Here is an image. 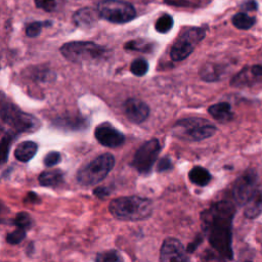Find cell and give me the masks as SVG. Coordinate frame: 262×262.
I'll list each match as a JSON object with an SVG mask.
<instances>
[{
    "instance_id": "1",
    "label": "cell",
    "mask_w": 262,
    "mask_h": 262,
    "mask_svg": "<svg viewBox=\"0 0 262 262\" xmlns=\"http://www.w3.org/2000/svg\"><path fill=\"white\" fill-rule=\"evenodd\" d=\"M231 203L220 201L213 204L201 214L202 227L211 246L222 257L232 259L231 227L234 216Z\"/></svg>"
},
{
    "instance_id": "2",
    "label": "cell",
    "mask_w": 262,
    "mask_h": 262,
    "mask_svg": "<svg viewBox=\"0 0 262 262\" xmlns=\"http://www.w3.org/2000/svg\"><path fill=\"white\" fill-rule=\"evenodd\" d=\"M113 216L122 220H142L152 213V203L150 200L137 196H120L113 200L108 206Z\"/></svg>"
},
{
    "instance_id": "3",
    "label": "cell",
    "mask_w": 262,
    "mask_h": 262,
    "mask_svg": "<svg viewBox=\"0 0 262 262\" xmlns=\"http://www.w3.org/2000/svg\"><path fill=\"white\" fill-rule=\"evenodd\" d=\"M215 132L216 127L203 118H185L172 127V134L185 141H201L211 137Z\"/></svg>"
},
{
    "instance_id": "4",
    "label": "cell",
    "mask_w": 262,
    "mask_h": 262,
    "mask_svg": "<svg viewBox=\"0 0 262 262\" xmlns=\"http://www.w3.org/2000/svg\"><path fill=\"white\" fill-rule=\"evenodd\" d=\"M104 47L89 41H73L60 47V53L72 62L81 63L97 60L105 54Z\"/></svg>"
},
{
    "instance_id": "5",
    "label": "cell",
    "mask_w": 262,
    "mask_h": 262,
    "mask_svg": "<svg viewBox=\"0 0 262 262\" xmlns=\"http://www.w3.org/2000/svg\"><path fill=\"white\" fill-rule=\"evenodd\" d=\"M1 119L4 124L16 133L34 132L40 126L39 121L34 116L24 113L17 106L8 101L2 102Z\"/></svg>"
},
{
    "instance_id": "6",
    "label": "cell",
    "mask_w": 262,
    "mask_h": 262,
    "mask_svg": "<svg viewBox=\"0 0 262 262\" xmlns=\"http://www.w3.org/2000/svg\"><path fill=\"white\" fill-rule=\"evenodd\" d=\"M114 165V156L111 154H103L82 167L78 171L77 179L82 185H92L99 183L112 171Z\"/></svg>"
},
{
    "instance_id": "7",
    "label": "cell",
    "mask_w": 262,
    "mask_h": 262,
    "mask_svg": "<svg viewBox=\"0 0 262 262\" xmlns=\"http://www.w3.org/2000/svg\"><path fill=\"white\" fill-rule=\"evenodd\" d=\"M206 31L201 27H189L179 34L170 50V56L174 61H180L186 58L204 39Z\"/></svg>"
},
{
    "instance_id": "8",
    "label": "cell",
    "mask_w": 262,
    "mask_h": 262,
    "mask_svg": "<svg viewBox=\"0 0 262 262\" xmlns=\"http://www.w3.org/2000/svg\"><path fill=\"white\" fill-rule=\"evenodd\" d=\"M96 9L101 18L114 24L128 23L136 15L133 5L123 0H101Z\"/></svg>"
},
{
    "instance_id": "9",
    "label": "cell",
    "mask_w": 262,
    "mask_h": 262,
    "mask_svg": "<svg viewBox=\"0 0 262 262\" xmlns=\"http://www.w3.org/2000/svg\"><path fill=\"white\" fill-rule=\"evenodd\" d=\"M161 150L160 141L157 138L145 141L135 152L132 166L142 174L149 172Z\"/></svg>"
},
{
    "instance_id": "10",
    "label": "cell",
    "mask_w": 262,
    "mask_h": 262,
    "mask_svg": "<svg viewBox=\"0 0 262 262\" xmlns=\"http://www.w3.org/2000/svg\"><path fill=\"white\" fill-rule=\"evenodd\" d=\"M257 174L255 170L249 169L243 173L234 182L232 195L238 205H246L253 195L257 185Z\"/></svg>"
},
{
    "instance_id": "11",
    "label": "cell",
    "mask_w": 262,
    "mask_h": 262,
    "mask_svg": "<svg viewBox=\"0 0 262 262\" xmlns=\"http://www.w3.org/2000/svg\"><path fill=\"white\" fill-rule=\"evenodd\" d=\"M186 250L176 238L170 237L164 241L160 251V262H189Z\"/></svg>"
},
{
    "instance_id": "12",
    "label": "cell",
    "mask_w": 262,
    "mask_h": 262,
    "mask_svg": "<svg viewBox=\"0 0 262 262\" xmlns=\"http://www.w3.org/2000/svg\"><path fill=\"white\" fill-rule=\"evenodd\" d=\"M96 140L106 147H118L125 141V135L110 123H102L95 128Z\"/></svg>"
},
{
    "instance_id": "13",
    "label": "cell",
    "mask_w": 262,
    "mask_h": 262,
    "mask_svg": "<svg viewBox=\"0 0 262 262\" xmlns=\"http://www.w3.org/2000/svg\"><path fill=\"white\" fill-rule=\"evenodd\" d=\"M124 113L128 120L132 123L139 124L145 121L149 115L148 105L138 99V98H129L124 103Z\"/></svg>"
},
{
    "instance_id": "14",
    "label": "cell",
    "mask_w": 262,
    "mask_h": 262,
    "mask_svg": "<svg viewBox=\"0 0 262 262\" xmlns=\"http://www.w3.org/2000/svg\"><path fill=\"white\" fill-rule=\"evenodd\" d=\"M100 15L97 9H92L90 7H84L77 10L73 15L74 23L81 28H88L92 26Z\"/></svg>"
},
{
    "instance_id": "15",
    "label": "cell",
    "mask_w": 262,
    "mask_h": 262,
    "mask_svg": "<svg viewBox=\"0 0 262 262\" xmlns=\"http://www.w3.org/2000/svg\"><path fill=\"white\" fill-rule=\"evenodd\" d=\"M262 213V181L257 185L253 195L246 204L245 215L248 218H255Z\"/></svg>"
},
{
    "instance_id": "16",
    "label": "cell",
    "mask_w": 262,
    "mask_h": 262,
    "mask_svg": "<svg viewBox=\"0 0 262 262\" xmlns=\"http://www.w3.org/2000/svg\"><path fill=\"white\" fill-rule=\"evenodd\" d=\"M37 149H38V145L34 141H30V140L23 141L16 146L14 151V157L19 162L27 163L36 155Z\"/></svg>"
},
{
    "instance_id": "17",
    "label": "cell",
    "mask_w": 262,
    "mask_h": 262,
    "mask_svg": "<svg viewBox=\"0 0 262 262\" xmlns=\"http://www.w3.org/2000/svg\"><path fill=\"white\" fill-rule=\"evenodd\" d=\"M208 112L215 120L221 123L228 122L233 117L230 104L227 102H219V103L213 104L209 107Z\"/></svg>"
},
{
    "instance_id": "18",
    "label": "cell",
    "mask_w": 262,
    "mask_h": 262,
    "mask_svg": "<svg viewBox=\"0 0 262 262\" xmlns=\"http://www.w3.org/2000/svg\"><path fill=\"white\" fill-rule=\"evenodd\" d=\"M39 182L43 186H56L63 180V173L60 170H46L39 175Z\"/></svg>"
},
{
    "instance_id": "19",
    "label": "cell",
    "mask_w": 262,
    "mask_h": 262,
    "mask_svg": "<svg viewBox=\"0 0 262 262\" xmlns=\"http://www.w3.org/2000/svg\"><path fill=\"white\" fill-rule=\"evenodd\" d=\"M188 178L191 183L199 186H205L210 182L211 174L207 169L201 166H195L189 171Z\"/></svg>"
},
{
    "instance_id": "20",
    "label": "cell",
    "mask_w": 262,
    "mask_h": 262,
    "mask_svg": "<svg viewBox=\"0 0 262 262\" xmlns=\"http://www.w3.org/2000/svg\"><path fill=\"white\" fill-rule=\"evenodd\" d=\"M222 73L223 71L219 66L214 63H207L201 69L200 76L205 81L213 82L219 80L222 76Z\"/></svg>"
},
{
    "instance_id": "21",
    "label": "cell",
    "mask_w": 262,
    "mask_h": 262,
    "mask_svg": "<svg viewBox=\"0 0 262 262\" xmlns=\"http://www.w3.org/2000/svg\"><path fill=\"white\" fill-rule=\"evenodd\" d=\"M255 23H256L255 17L249 16L248 14H246L244 12L236 13L232 17L233 26L239 30H248V29L252 28L255 25Z\"/></svg>"
},
{
    "instance_id": "22",
    "label": "cell",
    "mask_w": 262,
    "mask_h": 262,
    "mask_svg": "<svg viewBox=\"0 0 262 262\" xmlns=\"http://www.w3.org/2000/svg\"><path fill=\"white\" fill-rule=\"evenodd\" d=\"M95 262H123V257L117 250H108L96 255Z\"/></svg>"
},
{
    "instance_id": "23",
    "label": "cell",
    "mask_w": 262,
    "mask_h": 262,
    "mask_svg": "<svg viewBox=\"0 0 262 262\" xmlns=\"http://www.w3.org/2000/svg\"><path fill=\"white\" fill-rule=\"evenodd\" d=\"M173 27V18L170 14L168 13H165L163 14L162 16H160L157 21H156V25H155V28L156 30L159 32V33H167L171 30V28Z\"/></svg>"
},
{
    "instance_id": "24",
    "label": "cell",
    "mask_w": 262,
    "mask_h": 262,
    "mask_svg": "<svg viewBox=\"0 0 262 262\" xmlns=\"http://www.w3.org/2000/svg\"><path fill=\"white\" fill-rule=\"evenodd\" d=\"M152 44L146 42L145 40H131L125 44V49L135 50L140 52H147L151 50Z\"/></svg>"
},
{
    "instance_id": "25",
    "label": "cell",
    "mask_w": 262,
    "mask_h": 262,
    "mask_svg": "<svg viewBox=\"0 0 262 262\" xmlns=\"http://www.w3.org/2000/svg\"><path fill=\"white\" fill-rule=\"evenodd\" d=\"M51 21H33L26 27V35L28 37H37L44 27L50 26Z\"/></svg>"
},
{
    "instance_id": "26",
    "label": "cell",
    "mask_w": 262,
    "mask_h": 262,
    "mask_svg": "<svg viewBox=\"0 0 262 262\" xmlns=\"http://www.w3.org/2000/svg\"><path fill=\"white\" fill-rule=\"evenodd\" d=\"M148 70V64L147 62L142 59V58H137L133 60L130 64V71L135 75V76H143Z\"/></svg>"
},
{
    "instance_id": "27",
    "label": "cell",
    "mask_w": 262,
    "mask_h": 262,
    "mask_svg": "<svg viewBox=\"0 0 262 262\" xmlns=\"http://www.w3.org/2000/svg\"><path fill=\"white\" fill-rule=\"evenodd\" d=\"M14 224L17 226V228H23L25 230L31 228L33 221L31 216L26 212H20L15 216Z\"/></svg>"
},
{
    "instance_id": "28",
    "label": "cell",
    "mask_w": 262,
    "mask_h": 262,
    "mask_svg": "<svg viewBox=\"0 0 262 262\" xmlns=\"http://www.w3.org/2000/svg\"><path fill=\"white\" fill-rule=\"evenodd\" d=\"M12 139H13V134L10 133V132H7L6 134H4L2 136V139H1V142H2V145H1V160H2V163H5L6 160H7V156H8V151H9V147H10V144L12 142Z\"/></svg>"
},
{
    "instance_id": "29",
    "label": "cell",
    "mask_w": 262,
    "mask_h": 262,
    "mask_svg": "<svg viewBox=\"0 0 262 262\" xmlns=\"http://www.w3.org/2000/svg\"><path fill=\"white\" fill-rule=\"evenodd\" d=\"M25 237H26V230L23 228H17L7 234L6 241L10 245H16L23 242Z\"/></svg>"
},
{
    "instance_id": "30",
    "label": "cell",
    "mask_w": 262,
    "mask_h": 262,
    "mask_svg": "<svg viewBox=\"0 0 262 262\" xmlns=\"http://www.w3.org/2000/svg\"><path fill=\"white\" fill-rule=\"evenodd\" d=\"M168 5L176 7H198L201 4V0H164Z\"/></svg>"
},
{
    "instance_id": "31",
    "label": "cell",
    "mask_w": 262,
    "mask_h": 262,
    "mask_svg": "<svg viewBox=\"0 0 262 262\" xmlns=\"http://www.w3.org/2000/svg\"><path fill=\"white\" fill-rule=\"evenodd\" d=\"M60 162V154L58 151H50L44 158V165L48 168L55 166Z\"/></svg>"
},
{
    "instance_id": "32",
    "label": "cell",
    "mask_w": 262,
    "mask_h": 262,
    "mask_svg": "<svg viewBox=\"0 0 262 262\" xmlns=\"http://www.w3.org/2000/svg\"><path fill=\"white\" fill-rule=\"evenodd\" d=\"M35 4L45 11H53L57 6V0H35Z\"/></svg>"
},
{
    "instance_id": "33",
    "label": "cell",
    "mask_w": 262,
    "mask_h": 262,
    "mask_svg": "<svg viewBox=\"0 0 262 262\" xmlns=\"http://www.w3.org/2000/svg\"><path fill=\"white\" fill-rule=\"evenodd\" d=\"M172 168V163L170 161L169 158H163L159 161L158 163V166H157V170L159 172H163V171H166V170H169Z\"/></svg>"
},
{
    "instance_id": "34",
    "label": "cell",
    "mask_w": 262,
    "mask_h": 262,
    "mask_svg": "<svg viewBox=\"0 0 262 262\" xmlns=\"http://www.w3.org/2000/svg\"><path fill=\"white\" fill-rule=\"evenodd\" d=\"M204 261L205 262H223L220 257H218L216 254L210 253V252L206 253V255L204 257Z\"/></svg>"
},
{
    "instance_id": "35",
    "label": "cell",
    "mask_w": 262,
    "mask_h": 262,
    "mask_svg": "<svg viewBox=\"0 0 262 262\" xmlns=\"http://www.w3.org/2000/svg\"><path fill=\"white\" fill-rule=\"evenodd\" d=\"M242 8L244 10H256L257 8V3L254 1V0H249L247 2H245L243 5H242Z\"/></svg>"
},
{
    "instance_id": "36",
    "label": "cell",
    "mask_w": 262,
    "mask_h": 262,
    "mask_svg": "<svg viewBox=\"0 0 262 262\" xmlns=\"http://www.w3.org/2000/svg\"><path fill=\"white\" fill-rule=\"evenodd\" d=\"M94 194L98 198H102V196H105L107 194V191H106V188L104 187H98V188H95L94 189Z\"/></svg>"
},
{
    "instance_id": "37",
    "label": "cell",
    "mask_w": 262,
    "mask_h": 262,
    "mask_svg": "<svg viewBox=\"0 0 262 262\" xmlns=\"http://www.w3.org/2000/svg\"><path fill=\"white\" fill-rule=\"evenodd\" d=\"M251 72H252V74L255 75V76H262V66L256 64V66L252 67Z\"/></svg>"
}]
</instances>
